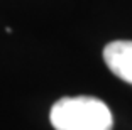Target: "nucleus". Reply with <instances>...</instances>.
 I'll list each match as a JSON object with an SVG mask.
<instances>
[{"label":"nucleus","instance_id":"nucleus-1","mask_svg":"<svg viewBox=\"0 0 132 130\" xmlns=\"http://www.w3.org/2000/svg\"><path fill=\"white\" fill-rule=\"evenodd\" d=\"M56 130H112L113 118L109 107L93 96H64L49 113Z\"/></svg>","mask_w":132,"mask_h":130},{"label":"nucleus","instance_id":"nucleus-2","mask_svg":"<svg viewBox=\"0 0 132 130\" xmlns=\"http://www.w3.org/2000/svg\"><path fill=\"white\" fill-rule=\"evenodd\" d=\"M103 61L117 78L132 84V41H113L107 44Z\"/></svg>","mask_w":132,"mask_h":130}]
</instances>
